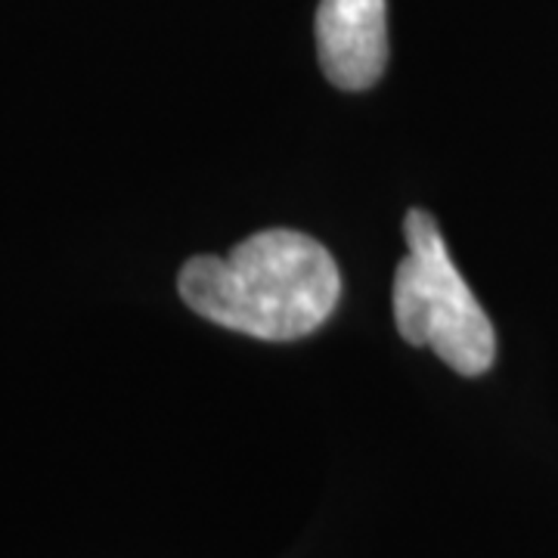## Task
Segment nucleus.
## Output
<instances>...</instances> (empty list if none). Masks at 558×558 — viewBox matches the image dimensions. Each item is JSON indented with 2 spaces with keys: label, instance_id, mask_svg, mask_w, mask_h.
Masks as SVG:
<instances>
[{
  "label": "nucleus",
  "instance_id": "f257e3e1",
  "mask_svg": "<svg viewBox=\"0 0 558 558\" xmlns=\"http://www.w3.org/2000/svg\"><path fill=\"white\" fill-rule=\"evenodd\" d=\"M180 295L242 336L295 341L332 317L341 295L336 258L299 230H264L230 255H199L180 270Z\"/></svg>",
  "mask_w": 558,
  "mask_h": 558
},
{
  "label": "nucleus",
  "instance_id": "f03ea898",
  "mask_svg": "<svg viewBox=\"0 0 558 558\" xmlns=\"http://www.w3.org/2000/svg\"><path fill=\"white\" fill-rule=\"evenodd\" d=\"M407 258L395 274V319L403 339L432 348L459 376H481L497 357V332L447 252L438 223L413 208L403 220Z\"/></svg>",
  "mask_w": 558,
  "mask_h": 558
},
{
  "label": "nucleus",
  "instance_id": "7ed1b4c3",
  "mask_svg": "<svg viewBox=\"0 0 558 558\" xmlns=\"http://www.w3.org/2000/svg\"><path fill=\"white\" fill-rule=\"evenodd\" d=\"M317 50L323 75L336 87H373L388 62L385 0H319Z\"/></svg>",
  "mask_w": 558,
  "mask_h": 558
}]
</instances>
